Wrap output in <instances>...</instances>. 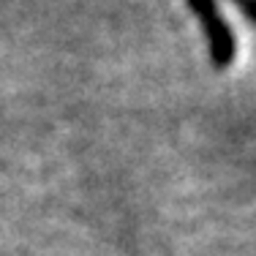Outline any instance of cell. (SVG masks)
<instances>
[{
	"mask_svg": "<svg viewBox=\"0 0 256 256\" xmlns=\"http://www.w3.org/2000/svg\"><path fill=\"white\" fill-rule=\"evenodd\" d=\"M232 3H234L251 22H256V0H232Z\"/></svg>",
	"mask_w": 256,
	"mask_h": 256,
	"instance_id": "obj_2",
	"label": "cell"
},
{
	"mask_svg": "<svg viewBox=\"0 0 256 256\" xmlns=\"http://www.w3.org/2000/svg\"><path fill=\"white\" fill-rule=\"evenodd\" d=\"M186 3L196 14L199 25H202L207 46H210V63L216 68L232 66L237 54V38L232 33V28L226 25V20L221 16V11H218V3L216 0H186Z\"/></svg>",
	"mask_w": 256,
	"mask_h": 256,
	"instance_id": "obj_1",
	"label": "cell"
}]
</instances>
